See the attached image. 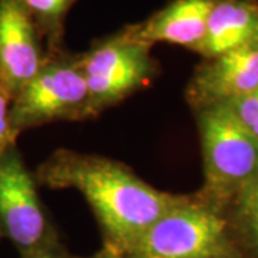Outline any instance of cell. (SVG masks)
I'll use <instances>...</instances> for the list:
<instances>
[{"mask_svg":"<svg viewBox=\"0 0 258 258\" xmlns=\"http://www.w3.org/2000/svg\"><path fill=\"white\" fill-rule=\"evenodd\" d=\"M0 228L26 254L40 248L46 230L36 184L13 145L0 154Z\"/></svg>","mask_w":258,"mask_h":258,"instance_id":"6","label":"cell"},{"mask_svg":"<svg viewBox=\"0 0 258 258\" xmlns=\"http://www.w3.org/2000/svg\"><path fill=\"white\" fill-rule=\"evenodd\" d=\"M10 101L9 93L0 89V154L12 145V139L16 137L10 126Z\"/></svg>","mask_w":258,"mask_h":258,"instance_id":"14","label":"cell"},{"mask_svg":"<svg viewBox=\"0 0 258 258\" xmlns=\"http://www.w3.org/2000/svg\"><path fill=\"white\" fill-rule=\"evenodd\" d=\"M257 88L258 43L208 59L192 83V92L205 105L227 103Z\"/></svg>","mask_w":258,"mask_h":258,"instance_id":"9","label":"cell"},{"mask_svg":"<svg viewBox=\"0 0 258 258\" xmlns=\"http://www.w3.org/2000/svg\"><path fill=\"white\" fill-rule=\"evenodd\" d=\"M36 22L37 29L46 32L47 36L56 40L66 13L78 0H20Z\"/></svg>","mask_w":258,"mask_h":258,"instance_id":"11","label":"cell"},{"mask_svg":"<svg viewBox=\"0 0 258 258\" xmlns=\"http://www.w3.org/2000/svg\"><path fill=\"white\" fill-rule=\"evenodd\" d=\"M224 105L230 108L234 116L244 125V128L248 129L258 138V88Z\"/></svg>","mask_w":258,"mask_h":258,"instance_id":"13","label":"cell"},{"mask_svg":"<svg viewBox=\"0 0 258 258\" xmlns=\"http://www.w3.org/2000/svg\"><path fill=\"white\" fill-rule=\"evenodd\" d=\"M89 99L86 78L76 60L45 62L36 76L12 99L13 134L75 111Z\"/></svg>","mask_w":258,"mask_h":258,"instance_id":"4","label":"cell"},{"mask_svg":"<svg viewBox=\"0 0 258 258\" xmlns=\"http://www.w3.org/2000/svg\"><path fill=\"white\" fill-rule=\"evenodd\" d=\"M50 186H72L83 194L108 235L132 248L149 227L184 198L161 192L119 164L101 158L69 157L43 171Z\"/></svg>","mask_w":258,"mask_h":258,"instance_id":"1","label":"cell"},{"mask_svg":"<svg viewBox=\"0 0 258 258\" xmlns=\"http://www.w3.org/2000/svg\"><path fill=\"white\" fill-rule=\"evenodd\" d=\"M45 62L30 12L20 0H0V89L13 99Z\"/></svg>","mask_w":258,"mask_h":258,"instance_id":"7","label":"cell"},{"mask_svg":"<svg viewBox=\"0 0 258 258\" xmlns=\"http://www.w3.org/2000/svg\"><path fill=\"white\" fill-rule=\"evenodd\" d=\"M151 46L129 36L126 30L112 36L78 59L86 78L89 99L108 102L131 92L154 71Z\"/></svg>","mask_w":258,"mask_h":258,"instance_id":"5","label":"cell"},{"mask_svg":"<svg viewBox=\"0 0 258 258\" xmlns=\"http://www.w3.org/2000/svg\"><path fill=\"white\" fill-rule=\"evenodd\" d=\"M258 43V0H217L195 52L207 59Z\"/></svg>","mask_w":258,"mask_h":258,"instance_id":"10","label":"cell"},{"mask_svg":"<svg viewBox=\"0 0 258 258\" xmlns=\"http://www.w3.org/2000/svg\"><path fill=\"white\" fill-rule=\"evenodd\" d=\"M26 258H57L56 255H53L52 252H49L46 249H42V248H37L35 251H32V252H29Z\"/></svg>","mask_w":258,"mask_h":258,"instance_id":"15","label":"cell"},{"mask_svg":"<svg viewBox=\"0 0 258 258\" xmlns=\"http://www.w3.org/2000/svg\"><path fill=\"white\" fill-rule=\"evenodd\" d=\"M217 0H172L142 23L125 29L132 39L148 46L171 43L195 50L207 33Z\"/></svg>","mask_w":258,"mask_h":258,"instance_id":"8","label":"cell"},{"mask_svg":"<svg viewBox=\"0 0 258 258\" xmlns=\"http://www.w3.org/2000/svg\"><path fill=\"white\" fill-rule=\"evenodd\" d=\"M138 258H159V257H141V255H139Z\"/></svg>","mask_w":258,"mask_h":258,"instance_id":"16","label":"cell"},{"mask_svg":"<svg viewBox=\"0 0 258 258\" xmlns=\"http://www.w3.org/2000/svg\"><path fill=\"white\" fill-rule=\"evenodd\" d=\"M225 227L218 214L184 198L152 224L131 249L141 257L214 258L224 248Z\"/></svg>","mask_w":258,"mask_h":258,"instance_id":"3","label":"cell"},{"mask_svg":"<svg viewBox=\"0 0 258 258\" xmlns=\"http://www.w3.org/2000/svg\"><path fill=\"white\" fill-rule=\"evenodd\" d=\"M240 211L251 241L258 251V176L241 189Z\"/></svg>","mask_w":258,"mask_h":258,"instance_id":"12","label":"cell"},{"mask_svg":"<svg viewBox=\"0 0 258 258\" xmlns=\"http://www.w3.org/2000/svg\"><path fill=\"white\" fill-rule=\"evenodd\" d=\"M204 168L208 188L234 192L258 176V138L224 103L208 105L200 116Z\"/></svg>","mask_w":258,"mask_h":258,"instance_id":"2","label":"cell"}]
</instances>
